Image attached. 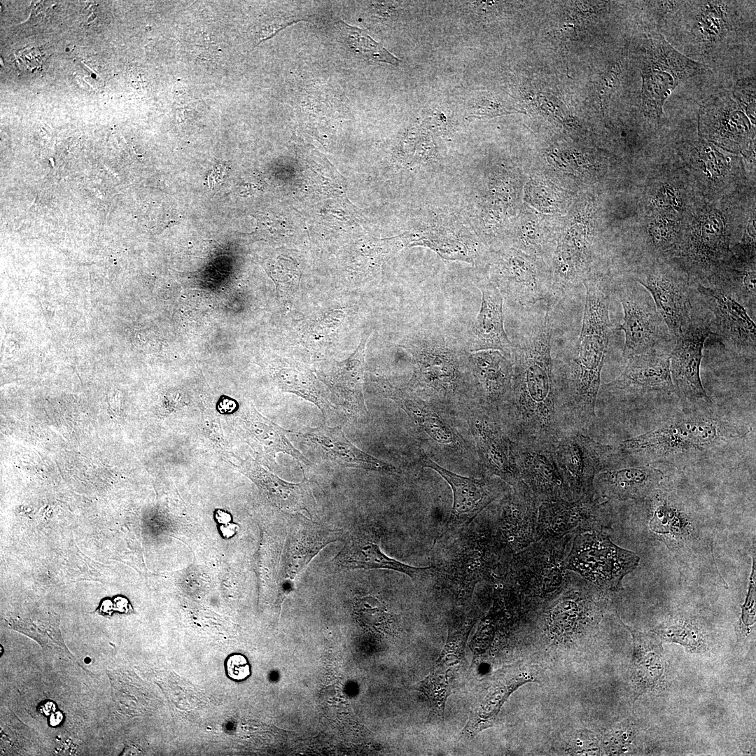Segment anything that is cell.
I'll use <instances>...</instances> for the list:
<instances>
[{
    "mask_svg": "<svg viewBox=\"0 0 756 756\" xmlns=\"http://www.w3.org/2000/svg\"><path fill=\"white\" fill-rule=\"evenodd\" d=\"M583 284L586 297L579 337L552 360L558 400L567 427L588 435L596 419L601 373L612 328L609 316L612 289L601 276Z\"/></svg>",
    "mask_w": 756,
    "mask_h": 756,
    "instance_id": "obj_2",
    "label": "cell"
},
{
    "mask_svg": "<svg viewBox=\"0 0 756 756\" xmlns=\"http://www.w3.org/2000/svg\"><path fill=\"white\" fill-rule=\"evenodd\" d=\"M379 384L382 386L384 391L391 398L394 400L397 403L403 402L411 406L414 410L405 409L407 412L412 414L414 419H417L420 424L425 428L427 432L433 436L436 440L440 442H449L452 440L451 433L449 430L446 427L438 418L434 416H430L428 415L424 416L423 414L427 413L423 412L421 410L419 414L416 410V402L412 400L409 394L405 391H402L398 388L391 386L387 382H379Z\"/></svg>",
    "mask_w": 756,
    "mask_h": 756,
    "instance_id": "obj_38",
    "label": "cell"
},
{
    "mask_svg": "<svg viewBox=\"0 0 756 756\" xmlns=\"http://www.w3.org/2000/svg\"><path fill=\"white\" fill-rule=\"evenodd\" d=\"M634 640V678L638 694L655 687L663 674L662 648L655 636L626 626Z\"/></svg>",
    "mask_w": 756,
    "mask_h": 756,
    "instance_id": "obj_32",
    "label": "cell"
},
{
    "mask_svg": "<svg viewBox=\"0 0 756 756\" xmlns=\"http://www.w3.org/2000/svg\"><path fill=\"white\" fill-rule=\"evenodd\" d=\"M401 346L414 360L410 387L448 394L459 386V374L469 361L470 353L453 339L440 332L421 331L406 337Z\"/></svg>",
    "mask_w": 756,
    "mask_h": 756,
    "instance_id": "obj_6",
    "label": "cell"
},
{
    "mask_svg": "<svg viewBox=\"0 0 756 756\" xmlns=\"http://www.w3.org/2000/svg\"><path fill=\"white\" fill-rule=\"evenodd\" d=\"M633 280L649 292L669 332L677 339L694 316L688 274L674 262L655 260Z\"/></svg>",
    "mask_w": 756,
    "mask_h": 756,
    "instance_id": "obj_11",
    "label": "cell"
},
{
    "mask_svg": "<svg viewBox=\"0 0 756 756\" xmlns=\"http://www.w3.org/2000/svg\"><path fill=\"white\" fill-rule=\"evenodd\" d=\"M733 98L750 121L755 125V79L753 77L738 80L733 89Z\"/></svg>",
    "mask_w": 756,
    "mask_h": 756,
    "instance_id": "obj_40",
    "label": "cell"
},
{
    "mask_svg": "<svg viewBox=\"0 0 756 756\" xmlns=\"http://www.w3.org/2000/svg\"><path fill=\"white\" fill-rule=\"evenodd\" d=\"M554 445L510 440L514 466L519 479L540 503L573 500L557 465Z\"/></svg>",
    "mask_w": 756,
    "mask_h": 756,
    "instance_id": "obj_20",
    "label": "cell"
},
{
    "mask_svg": "<svg viewBox=\"0 0 756 756\" xmlns=\"http://www.w3.org/2000/svg\"><path fill=\"white\" fill-rule=\"evenodd\" d=\"M633 732L627 727L617 729L608 733L603 741V746L610 755H621L629 751Z\"/></svg>",
    "mask_w": 756,
    "mask_h": 756,
    "instance_id": "obj_41",
    "label": "cell"
},
{
    "mask_svg": "<svg viewBox=\"0 0 756 756\" xmlns=\"http://www.w3.org/2000/svg\"><path fill=\"white\" fill-rule=\"evenodd\" d=\"M608 500L596 492L574 500H554L538 507L536 541L590 529H606L611 512Z\"/></svg>",
    "mask_w": 756,
    "mask_h": 756,
    "instance_id": "obj_18",
    "label": "cell"
},
{
    "mask_svg": "<svg viewBox=\"0 0 756 756\" xmlns=\"http://www.w3.org/2000/svg\"><path fill=\"white\" fill-rule=\"evenodd\" d=\"M638 556L610 539L605 529L581 531L574 534L567 568L598 589L617 591L623 578L638 564Z\"/></svg>",
    "mask_w": 756,
    "mask_h": 756,
    "instance_id": "obj_7",
    "label": "cell"
},
{
    "mask_svg": "<svg viewBox=\"0 0 756 756\" xmlns=\"http://www.w3.org/2000/svg\"><path fill=\"white\" fill-rule=\"evenodd\" d=\"M15 58L19 67L29 71L37 69L43 63V55L36 47L19 50L15 52Z\"/></svg>",
    "mask_w": 756,
    "mask_h": 756,
    "instance_id": "obj_42",
    "label": "cell"
},
{
    "mask_svg": "<svg viewBox=\"0 0 756 756\" xmlns=\"http://www.w3.org/2000/svg\"><path fill=\"white\" fill-rule=\"evenodd\" d=\"M379 542L380 535L373 528H356L348 534L344 545L331 561L341 568L392 570L404 573L415 581L433 577L435 566L417 567L402 563L384 554Z\"/></svg>",
    "mask_w": 756,
    "mask_h": 756,
    "instance_id": "obj_22",
    "label": "cell"
},
{
    "mask_svg": "<svg viewBox=\"0 0 756 756\" xmlns=\"http://www.w3.org/2000/svg\"><path fill=\"white\" fill-rule=\"evenodd\" d=\"M743 433L713 414L694 412L675 417L640 435L621 441L617 451L629 456L671 458L704 452Z\"/></svg>",
    "mask_w": 756,
    "mask_h": 756,
    "instance_id": "obj_4",
    "label": "cell"
},
{
    "mask_svg": "<svg viewBox=\"0 0 756 756\" xmlns=\"http://www.w3.org/2000/svg\"><path fill=\"white\" fill-rule=\"evenodd\" d=\"M370 335V332L363 334L358 346L346 360L327 365L319 372L320 378L354 416L367 412L363 396L364 360Z\"/></svg>",
    "mask_w": 756,
    "mask_h": 756,
    "instance_id": "obj_27",
    "label": "cell"
},
{
    "mask_svg": "<svg viewBox=\"0 0 756 756\" xmlns=\"http://www.w3.org/2000/svg\"><path fill=\"white\" fill-rule=\"evenodd\" d=\"M474 424L482 463L488 476L497 477L512 486L519 481L510 451V440L498 413L481 407Z\"/></svg>",
    "mask_w": 756,
    "mask_h": 756,
    "instance_id": "obj_23",
    "label": "cell"
},
{
    "mask_svg": "<svg viewBox=\"0 0 756 756\" xmlns=\"http://www.w3.org/2000/svg\"><path fill=\"white\" fill-rule=\"evenodd\" d=\"M713 335L710 321L693 316L670 352V372L677 394L688 405H710L701 379V363L706 340Z\"/></svg>",
    "mask_w": 756,
    "mask_h": 756,
    "instance_id": "obj_15",
    "label": "cell"
},
{
    "mask_svg": "<svg viewBox=\"0 0 756 756\" xmlns=\"http://www.w3.org/2000/svg\"><path fill=\"white\" fill-rule=\"evenodd\" d=\"M342 531L330 529L305 517L289 526L283 560L282 584L290 589L293 582L313 557L328 544L339 540Z\"/></svg>",
    "mask_w": 756,
    "mask_h": 756,
    "instance_id": "obj_25",
    "label": "cell"
},
{
    "mask_svg": "<svg viewBox=\"0 0 756 756\" xmlns=\"http://www.w3.org/2000/svg\"><path fill=\"white\" fill-rule=\"evenodd\" d=\"M470 362L474 388L482 406L498 412L512 388L511 357L498 350H482L470 352Z\"/></svg>",
    "mask_w": 756,
    "mask_h": 756,
    "instance_id": "obj_24",
    "label": "cell"
},
{
    "mask_svg": "<svg viewBox=\"0 0 756 756\" xmlns=\"http://www.w3.org/2000/svg\"><path fill=\"white\" fill-rule=\"evenodd\" d=\"M215 517L217 522L222 524H228L232 519L230 514L223 510H217Z\"/></svg>",
    "mask_w": 756,
    "mask_h": 756,
    "instance_id": "obj_47",
    "label": "cell"
},
{
    "mask_svg": "<svg viewBox=\"0 0 756 756\" xmlns=\"http://www.w3.org/2000/svg\"><path fill=\"white\" fill-rule=\"evenodd\" d=\"M619 71V66H615L612 69H610L602 76L597 82L596 86L601 106L605 105L606 103H607L608 99L610 97L611 93L617 80Z\"/></svg>",
    "mask_w": 756,
    "mask_h": 756,
    "instance_id": "obj_44",
    "label": "cell"
},
{
    "mask_svg": "<svg viewBox=\"0 0 756 756\" xmlns=\"http://www.w3.org/2000/svg\"><path fill=\"white\" fill-rule=\"evenodd\" d=\"M274 379L284 391L294 393L317 405L323 412L330 406L310 371L300 363L287 361L275 368Z\"/></svg>",
    "mask_w": 756,
    "mask_h": 756,
    "instance_id": "obj_35",
    "label": "cell"
},
{
    "mask_svg": "<svg viewBox=\"0 0 756 756\" xmlns=\"http://www.w3.org/2000/svg\"><path fill=\"white\" fill-rule=\"evenodd\" d=\"M226 668L228 676L236 680H244L250 674L248 663L241 654L230 656L227 660Z\"/></svg>",
    "mask_w": 756,
    "mask_h": 756,
    "instance_id": "obj_43",
    "label": "cell"
},
{
    "mask_svg": "<svg viewBox=\"0 0 756 756\" xmlns=\"http://www.w3.org/2000/svg\"><path fill=\"white\" fill-rule=\"evenodd\" d=\"M8 626L35 640L41 647L74 659L62 637L59 617L53 612L35 611L14 615L7 620Z\"/></svg>",
    "mask_w": 756,
    "mask_h": 756,
    "instance_id": "obj_33",
    "label": "cell"
},
{
    "mask_svg": "<svg viewBox=\"0 0 756 756\" xmlns=\"http://www.w3.org/2000/svg\"><path fill=\"white\" fill-rule=\"evenodd\" d=\"M503 298L521 307L550 302V272L537 258L515 249L498 253L493 259L490 279Z\"/></svg>",
    "mask_w": 756,
    "mask_h": 756,
    "instance_id": "obj_12",
    "label": "cell"
},
{
    "mask_svg": "<svg viewBox=\"0 0 756 756\" xmlns=\"http://www.w3.org/2000/svg\"><path fill=\"white\" fill-rule=\"evenodd\" d=\"M500 497L494 517L489 519L500 555L507 564L513 554L536 541L540 504L521 480Z\"/></svg>",
    "mask_w": 756,
    "mask_h": 756,
    "instance_id": "obj_10",
    "label": "cell"
},
{
    "mask_svg": "<svg viewBox=\"0 0 756 756\" xmlns=\"http://www.w3.org/2000/svg\"><path fill=\"white\" fill-rule=\"evenodd\" d=\"M336 26L340 31L347 46L360 58L394 65L400 62L398 58L360 28L351 26L342 20L337 21Z\"/></svg>",
    "mask_w": 756,
    "mask_h": 756,
    "instance_id": "obj_37",
    "label": "cell"
},
{
    "mask_svg": "<svg viewBox=\"0 0 756 756\" xmlns=\"http://www.w3.org/2000/svg\"><path fill=\"white\" fill-rule=\"evenodd\" d=\"M653 631L663 640L678 643L692 651L705 648L702 634L694 625L687 622L677 621L657 627Z\"/></svg>",
    "mask_w": 756,
    "mask_h": 756,
    "instance_id": "obj_39",
    "label": "cell"
},
{
    "mask_svg": "<svg viewBox=\"0 0 756 756\" xmlns=\"http://www.w3.org/2000/svg\"><path fill=\"white\" fill-rule=\"evenodd\" d=\"M614 451V445L601 443L578 430H569L561 437L554 455L573 500L594 492V478Z\"/></svg>",
    "mask_w": 756,
    "mask_h": 756,
    "instance_id": "obj_14",
    "label": "cell"
},
{
    "mask_svg": "<svg viewBox=\"0 0 756 756\" xmlns=\"http://www.w3.org/2000/svg\"><path fill=\"white\" fill-rule=\"evenodd\" d=\"M698 120L699 134L707 141L734 153H752L755 125L729 94L710 97L701 106Z\"/></svg>",
    "mask_w": 756,
    "mask_h": 756,
    "instance_id": "obj_17",
    "label": "cell"
},
{
    "mask_svg": "<svg viewBox=\"0 0 756 756\" xmlns=\"http://www.w3.org/2000/svg\"><path fill=\"white\" fill-rule=\"evenodd\" d=\"M238 526L233 523H228L222 524L220 527V530L223 537L229 538L234 536L237 531Z\"/></svg>",
    "mask_w": 756,
    "mask_h": 756,
    "instance_id": "obj_45",
    "label": "cell"
},
{
    "mask_svg": "<svg viewBox=\"0 0 756 756\" xmlns=\"http://www.w3.org/2000/svg\"><path fill=\"white\" fill-rule=\"evenodd\" d=\"M551 303L533 314L512 344L510 396L498 411L511 440L555 446L569 429L558 400L551 355Z\"/></svg>",
    "mask_w": 756,
    "mask_h": 756,
    "instance_id": "obj_1",
    "label": "cell"
},
{
    "mask_svg": "<svg viewBox=\"0 0 756 756\" xmlns=\"http://www.w3.org/2000/svg\"><path fill=\"white\" fill-rule=\"evenodd\" d=\"M614 380L600 386L598 396L622 404L646 393H676L671 372L670 352L634 356Z\"/></svg>",
    "mask_w": 756,
    "mask_h": 756,
    "instance_id": "obj_19",
    "label": "cell"
},
{
    "mask_svg": "<svg viewBox=\"0 0 756 756\" xmlns=\"http://www.w3.org/2000/svg\"><path fill=\"white\" fill-rule=\"evenodd\" d=\"M640 59L642 110L647 118L657 121L678 85L709 71L708 66L680 53L659 34L645 38Z\"/></svg>",
    "mask_w": 756,
    "mask_h": 756,
    "instance_id": "obj_5",
    "label": "cell"
},
{
    "mask_svg": "<svg viewBox=\"0 0 756 756\" xmlns=\"http://www.w3.org/2000/svg\"><path fill=\"white\" fill-rule=\"evenodd\" d=\"M698 298L714 316L713 335L727 349L755 356L756 327L747 310L730 294L707 284L692 283Z\"/></svg>",
    "mask_w": 756,
    "mask_h": 756,
    "instance_id": "obj_16",
    "label": "cell"
},
{
    "mask_svg": "<svg viewBox=\"0 0 756 756\" xmlns=\"http://www.w3.org/2000/svg\"><path fill=\"white\" fill-rule=\"evenodd\" d=\"M614 290L624 312L623 321L617 327L624 332L623 357L671 352L675 340L649 292L633 279L617 283Z\"/></svg>",
    "mask_w": 756,
    "mask_h": 756,
    "instance_id": "obj_9",
    "label": "cell"
},
{
    "mask_svg": "<svg viewBox=\"0 0 756 756\" xmlns=\"http://www.w3.org/2000/svg\"><path fill=\"white\" fill-rule=\"evenodd\" d=\"M420 463L438 472L453 492L451 511L438 541L454 537L468 528L476 517L510 486L497 477L486 475L477 479L458 475L440 466L423 454Z\"/></svg>",
    "mask_w": 756,
    "mask_h": 756,
    "instance_id": "obj_13",
    "label": "cell"
},
{
    "mask_svg": "<svg viewBox=\"0 0 756 756\" xmlns=\"http://www.w3.org/2000/svg\"><path fill=\"white\" fill-rule=\"evenodd\" d=\"M477 286L482 293V302L471 327L469 351L498 350L511 357L512 343L504 328V298L498 288L486 278L479 280Z\"/></svg>",
    "mask_w": 756,
    "mask_h": 756,
    "instance_id": "obj_26",
    "label": "cell"
},
{
    "mask_svg": "<svg viewBox=\"0 0 756 756\" xmlns=\"http://www.w3.org/2000/svg\"><path fill=\"white\" fill-rule=\"evenodd\" d=\"M704 284L722 289L755 318V261H746L732 255Z\"/></svg>",
    "mask_w": 756,
    "mask_h": 756,
    "instance_id": "obj_31",
    "label": "cell"
},
{
    "mask_svg": "<svg viewBox=\"0 0 756 756\" xmlns=\"http://www.w3.org/2000/svg\"><path fill=\"white\" fill-rule=\"evenodd\" d=\"M574 533L542 539L515 553L505 573L498 579L509 583L525 606L539 608L567 586L573 572L567 560Z\"/></svg>",
    "mask_w": 756,
    "mask_h": 756,
    "instance_id": "obj_3",
    "label": "cell"
},
{
    "mask_svg": "<svg viewBox=\"0 0 756 756\" xmlns=\"http://www.w3.org/2000/svg\"><path fill=\"white\" fill-rule=\"evenodd\" d=\"M434 576L442 578L458 598H468L477 584L493 583L504 570L489 519L469 532L449 560L435 566Z\"/></svg>",
    "mask_w": 756,
    "mask_h": 756,
    "instance_id": "obj_8",
    "label": "cell"
},
{
    "mask_svg": "<svg viewBox=\"0 0 756 756\" xmlns=\"http://www.w3.org/2000/svg\"><path fill=\"white\" fill-rule=\"evenodd\" d=\"M241 467L274 505L289 512L305 510L310 514L309 496L304 482H285L266 471L253 460L242 461Z\"/></svg>",
    "mask_w": 756,
    "mask_h": 756,
    "instance_id": "obj_30",
    "label": "cell"
},
{
    "mask_svg": "<svg viewBox=\"0 0 756 756\" xmlns=\"http://www.w3.org/2000/svg\"><path fill=\"white\" fill-rule=\"evenodd\" d=\"M698 12L694 18L692 33L695 39L707 44L720 41L729 29L727 8L729 1H697Z\"/></svg>",
    "mask_w": 756,
    "mask_h": 756,
    "instance_id": "obj_36",
    "label": "cell"
},
{
    "mask_svg": "<svg viewBox=\"0 0 756 756\" xmlns=\"http://www.w3.org/2000/svg\"><path fill=\"white\" fill-rule=\"evenodd\" d=\"M539 669L533 666H522L510 675L491 683L480 698L464 729L465 734L475 735L493 725L510 695L521 685L536 681Z\"/></svg>",
    "mask_w": 756,
    "mask_h": 756,
    "instance_id": "obj_29",
    "label": "cell"
},
{
    "mask_svg": "<svg viewBox=\"0 0 756 756\" xmlns=\"http://www.w3.org/2000/svg\"><path fill=\"white\" fill-rule=\"evenodd\" d=\"M664 477L652 465L629 464L615 450L605 467L596 475V493L606 499H642L656 490Z\"/></svg>",
    "mask_w": 756,
    "mask_h": 756,
    "instance_id": "obj_21",
    "label": "cell"
},
{
    "mask_svg": "<svg viewBox=\"0 0 756 756\" xmlns=\"http://www.w3.org/2000/svg\"><path fill=\"white\" fill-rule=\"evenodd\" d=\"M241 424L253 442L258 443L265 458H273L277 452L291 455L298 461H309L286 438L284 430L270 420L262 416L255 408H248L242 413Z\"/></svg>",
    "mask_w": 756,
    "mask_h": 756,
    "instance_id": "obj_34",
    "label": "cell"
},
{
    "mask_svg": "<svg viewBox=\"0 0 756 756\" xmlns=\"http://www.w3.org/2000/svg\"><path fill=\"white\" fill-rule=\"evenodd\" d=\"M298 435L325 458L341 465L384 472L395 469L356 447L344 437L340 427L307 428Z\"/></svg>",
    "mask_w": 756,
    "mask_h": 756,
    "instance_id": "obj_28",
    "label": "cell"
},
{
    "mask_svg": "<svg viewBox=\"0 0 756 756\" xmlns=\"http://www.w3.org/2000/svg\"><path fill=\"white\" fill-rule=\"evenodd\" d=\"M56 706L54 702L50 701H46L42 702L38 706V710L44 715H49L53 713L55 710Z\"/></svg>",
    "mask_w": 756,
    "mask_h": 756,
    "instance_id": "obj_46",
    "label": "cell"
},
{
    "mask_svg": "<svg viewBox=\"0 0 756 756\" xmlns=\"http://www.w3.org/2000/svg\"><path fill=\"white\" fill-rule=\"evenodd\" d=\"M63 720V715L61 712L57 711L51 714L49 718V724L51 726H57Z\"/></svg>",
    "mask_w": 756,
    "mask_h": 756,
    "instance_id": "obj_48",
    "label": "cell"
}]
</instances>
